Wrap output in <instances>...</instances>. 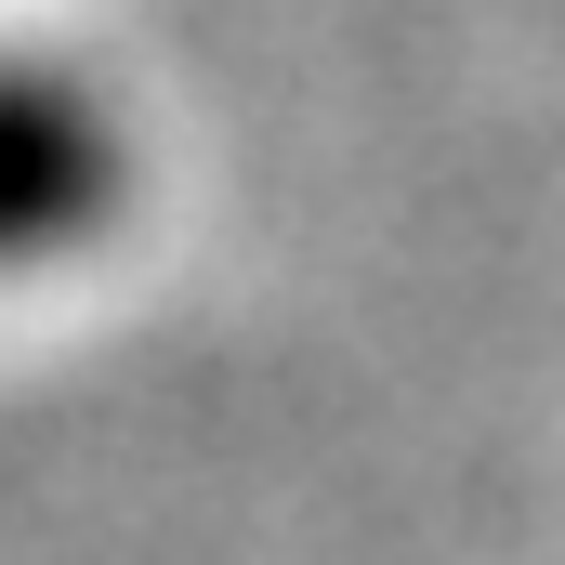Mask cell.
<instances>
[{"label":"cell","instance_id":"obj_1","mask_svg":"<svg viewBox=\"0 0 565 565\" xmlns=\"http://www.w3.org/2000/svg\"><path fill=\"white\" fill-rule=\"evenodd\" d=\"M119 184H132V158H119V119H106L93 79L0 66V277L79 250L119 211Z\"/></svg>","mask_w":565,"mask_h":565}]
</instances>
